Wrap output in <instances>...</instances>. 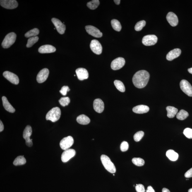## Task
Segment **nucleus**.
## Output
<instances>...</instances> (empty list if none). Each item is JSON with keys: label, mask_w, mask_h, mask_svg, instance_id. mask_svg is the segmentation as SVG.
<instances>
[{"label": "nucleus", "mask_w": 192, "mask_h": 192, "mask_svg": "<svg viewBox=\"0 0 192 192\" xmlns=\"http://www.w3.org/2000/svg\"><path fill=\"white\" fill-rule=\"evenodd\" d=\"M0 132H2L4 129V126L3 125L2 122L1 120L0 121Z\"/></svg>", "instance_id": "c03bdc74"}, {"label": "nucleus", "mask_w": 192, "mask_h": 192, "mask_svg": "<svg viewBox=\"0 0 192 192\" xmlns=\"http://www.w3.org/2000/svg\"><path fill=\"white\" fill-rule=\"evenodd\" d=\"M181 54V49H176L170 51L167 54L166 58L168 61H171L179 57Z\"/></svg>", "instance_id": "412c9836"}, {"label": "nucleus", "mask_w": 192, "mask_h": 192, "mask_svg": "<svg viewBox=\"0 0 192 192\" xmlns=\"http://www.w3.org/2000/svg\"><path fill=\"white\" fill-rule=\"evenodd\" d=\"M16 35L14 32L9 33L4 38L1 45L4 49H8L14 43L16 40Z\"/></svg>", "instance_id": "20e7f679"}, {"label": "nucleus", "mask_w": 192, "mask_h": 192, "mask_svg": "<svg viewBox=\"0 0 192 192\" xmlns=\"http://www.w3.org/2000/svg\"><path fill=\"white\" fill-rule=\"evenodd\" d=\"M181 90L189 97H192V87L187 80H183L180 83Z\"/></svg>", "instance_id": "39448f33"}, {"label": "nucleus", "mask_w": 192, "mask_h": 192, "mask_svg": "<svg viewBox=\"0 0 192 192\" xmlns=\"http://www.w3.org/2000/svg\"><path fill=\"white\" fill-rule=\"evenodd\" d=\"M146 192H155V191L151 186H149L147 188Z\"/></svg>", "instance_id": "37998d69"}, {"label": "nucleus", "mask_w": 192, "mask_h": 192, "mask_svg": "<svg viewBox=\"0 0 192 192\" xmlns=\"http://www.w3.org/2000/svg\"><path fill=\"white\" fill-rule=\"evenodd\" d=\"M75 151L72 149H69L64 150L61 155V160L62 162L66 163L68 162L75 155Z\"/></svg>", "instance_id": "f8f14e48"}, {"label": "nucleus", "mask_w": 192, "mask_h": 192, "mask_svg": "<svg viewBox=\"0 0 192 192\" xmlns=\"http://www.w3.org/2000/svg\"><path fill=\"white\" fill-rule=\"evenodd\" d=\"M70 90L69 87L67 86H64L62 88L59 92L63 95L65 96L67 95V92L69 91Z\"/></svg>", "instance_id": "ea45409f"}, {"label": "nucleus", "mask_w": 192, "mask_h": 192, "mask_svg": "<svg viewBox=\"0 0 192 192\" xmlns=\"http://www.w3.org/2000/svg\"><path fill=\"white\" fill-rule=\"evenodd\" d=\"M75 72L78 79L80 80H86L88 78L89 73L85 68H78L76 70Z\"/></svg>", "instance_id": "a211bd4d"}, {"label": "nucleus", "mask_w": 192, "mask_h": 192, "mask_svg": "<svg viewBox=\"0 0 192 192\" xmlns=\"http://www.w3.org/2000/svg\"><path fill=\"white\" fill-rule=\"evenodd\" d=\"M188 192H192V188H190L188 190Z\"/></svg>", "instance_id": "09e8293b"}, {"label": "nucleus", "mask_w": 192, "mask_h": 192, "mask_svg": "<svg viewBox=\"0 0 192 192\" xmlns=\"http://www.w3.org/2000/svg\"><path fill=\"white\" fill-rule=\"evenodd\" d=\"M166 18L170 25L172 27H176L178 23V19L175 14L170 12L168 14Z\"/></svg>", "instance_id": "f3484780"}, {"label": "nucleus", "mask_w": 192, "mask_h": 192, "mask_svg": "<svg viewBox=\"0 0 192 192\" xmlns=\"http://www.w3.org/2000/svg\"><path fill=\"white\" fill-rule=\"evenodd\" d=\"M39 34V30L37 28H34L27 32L25 36L27 38L37 37Z\"/></svg>", "instance_id": "c756f323"}, {"label": "nucleus", "mask_w": 192, "mask_h": 192, "mask_svg": "<svg viewBox=\"0 0 192 192\" xmlns=\"http://www.w3.org/2000/svg\"><path fill=\"white\" fill-rule=\"evenodd\" d=\"M3 76L11 83L17 85L19 82V80L18 76L11 72L6 71L3 73Z\"/></svg>", "instance_id": "4468645a"}, {"label": "nucleus", "mask_w": 192, "mask_h": 192, "mask_svg": "<svg viewBox=\"0 0 192 192\" xmlns=\"http://www.w3.org/2000/svg\"><path fill=\"white\" fill-rule=\"evenodd\" d=\"M51 20L58 32L61 34H64L66 29V25L57 19L53 18Z\"/></svg>", "instance_id": "2eb2a0df"}, {"label": "nucleus", "mask_w": 192, "mask_h": 192, "mask_svg": "<svg viewBox=\"0 0 192 192\" xmlns=\"http://www.w3.org/2000/svg\"><path fill=\"white\" fill-rule=\"evenodd\" d=\"M114 2L117 5H119L121 1L120 0H114Z\"/></svg>", "instance_id": "49530a36"}, {"label": "nucleus", "mask_w": 192, "mask_h": 192, "mask_svg": "<svg viewBox=\"0 0 192 192\" xmlns=\"http://www.w3.org/2000/svg\"><path fill=\"white\" fill-rule=\"evenodd\" d=\"M144 133L143 131H140L135 134L133 136L134 139L135 141L139 142L142 139L144 136Z\"/></svg>", "instance_id": "e433bc0d"}, {"label": "nucleus", "mask_w": 192, "mask_h": 192, "mask_svg": "<svg viewBox=\"0 0 192 192\" xmlns=\"http://www.w3.org/2000/svg\"><path fill=\"white\" fill-rule=\"evenodd\" d=\"M150 108L148 106L145 105H139L134 107L133 110L136 114H142L148 112Z\"/></svg>", "instance_id": "4be33fe9"}, {"label": "nucleus", "mask_w": 192, "mask_h": 192, "mask_svg": "<svg viewBox=\"0 0 192 192\" xmlns=\"http://www.w3.org/2000/svg\"><path fill=\"white\" fill-rule=\"evenodd\" d=\"M137 192H145V189L144 186L141 184H136L135 187Z\"/></svg>", "instance_id": "a19ab883"}, {"label": "nucleus", "mask_w": 192, "mask_h": 192, "mask_svg": "<svg viewBox=\"0 0 192 192\" xmlns=\"http://www.w3.org/2000/svg\"><path fill=\"white\" fill-rule=\"evenodd\" d=\"M177 119L181 120H183L186 119L188 116V113L184 110H181L179 112L177 113L176 115Z\"/></svg>", "instance_id": "c85d7f7f"}, {"label": "nucleus", "mask_w": 192, "mask_h": 192, "mask_svg": "<svg viewBox=\"0 0 192 192\" xmlns=\"http://www.w3.org/2000/svg\"><path fill=\"white\" fill-rule=\"evenodd\" d=\"M185 176L186 178L192 177V168L185 173Z\"/></svg>", "instance_id": "79ce46f5"}, {"label": "nucleus", "mask_w": 192, "mask_h": 192, "mask_svg": "<svg viewBox=\"0 0 192 192\" xmlns=\"http://www.w3.org/2000/svg\"><path fill=\"white\" fill-rule=\"evenodd\" d=\"M100 4L98 0H93L87 3V6L90 9L94 10L97 8Z\"/></svg>", "instance_id": "2f4dec72"}, {"label": "nucleus", "mask_w": 192, "mask_h": 192, "mask_svg": "<svg viewBox=\"0 0 192 192\" xmlns=\"http://www.w3.org/2000/svg\"><path fill=\"white\" fill-rule=\"evenodd\" d=\"M49 70L47 68H44L41 70L37 75V82L39 83H42L45 82L49 76Z\"/></svg>", "instance_id": "dca6fc26"}, {"label": "nucleus", "mask_w": 192, "mask_h": 192, "mask_svg": "<svg viewBox=\"0 0 192 192\" xmlns=\"http://www.w3.org/2000/svg\"><path fill=\"white\" fill-rule=\"evenodd\" d=\"M59 104L62 107H65V106L68 105L70 102V99L69 97H61L59 100Z\"/></svg>", "instance_id": "c9c22d12"}, {"label": "nucleus", "mask_w": 192, "mask_h": 192, "mask_svg": "<svg viewBox=\"0 0 192 192\" xmlns=\"http://www.w3.org/2000/svg\"><path fill=\"white\" fill-rule=\"evenodd\" d=\"M26 163V160L24 156H19L15 158L13 162L14 165L15 166L24 165Z\"/></svg>", "instance_id": "bb28decb"}, {"label": "nucleus", "mask_w": 192, "mask_h": 192, "mask_svg": "<svg viewBox=\"0 0 192 192\" xmlns=\"http://www.w3.org/2000/svg\"><path fill=\"white\" fill-rule=\"evenodd\" d=\"M111 24L112 28L117 32L120 31L122 27L120 22L116 19H112L111 21Z\"/></svg>", "instance_id": "cd10ccee"}, {"label": "nucleus", "mask_w": 192, "mask_h": 192, "mask_svg": "<svg viewBox=\"0 0 192 192\" xmlns=\"http://www.w3.org/2000/svg\"><path fill=\"white\" fill-rule=\"evenodd\" d=\"M167 111V116L169 118H173L177 114L178 109L173 107L168 106L166 107Z\"/></svg>", "instance_id": "393cba45"}, {"label": "nucleus", "mask_w": 192, "mask_h": 192, "mask_svg": "<svg viewBox=\"0 0 192 192\" xmlns=\"http://www.w3.org/2000/svg\"><path fill=\"white\" fill-rule=\"evenodd\" d=\"M74 143L73 138L71 136H68L62 139L60 142V146L63 150L69 149Z\"/></svg>", "instance_id": "423d86ee"}, {"label": "nucleus", "mask_w": 192, "mask_h": 192, "mask_svg": "<svg viewBox=\"0 0 192 192\" xmlns=\"http://www.w3.org/2000/svg\"><path fill=\"white\" fill-rule=\"evenodd\" d=\"M92 51L97 54H100L102 52V47L100 42L96 40H92L90 44Z\"/></svg>", "instance_id": "ddd939ff"}, {"label": "nucleus", "mask_w": 192, "mask_h": 192, "mask_svg": "<svg viewBox=\"0 0 192 192\" xmlns=\"http://www.w3.org/2000/svg\"><path fill=\"white\" fill-rule=\"evenodd\" d=\"M158 38L156 36L153 35H147L145 36L142 39V43L145 46H150L155 45L157 43Z\"/></svg>", "instance_id": "6e6552de"}, {"label": "nucleus", "mask_w": 192, "mask_h": 192, "mask_svg": "<svg viewBox=\"0 0 192 192\" xmlns=\"http://www.w3.org/2000/svg\"><path fill=\"white\" fill-rule=\"evenodd\" d=\"M61 115L60 109L59 107H56L53 108L48 112L46 115V119L47 120H50L52 122L59 120Z\"/></svg>", "instance_id": "f03ea898"}, {"label": "nucleus", "mask_w": 192, "mask_h": 192, "mask_svg": "<svg viewBox=\"0 0 192 192\" xmlns=\"http://www.w3.org/2000/svg\"><path fill=\"white\" fill-rule=\"evenodd\" d=\"M114 84L116 88L120 92H125V88L122 82L119 80H115L114 82Z\"/></svg>", "instance_id": "7c9ffc66"}, {"label": "nucleus", "mask_w": 192, "mask_h": 192, "mask_svg": "<svg viewBox=\"0 0 192 192\" xmlns=\"http://www.w3.org/2000/svg\"><path fill=\"white\" fill-rule=\"evenodd\" d=\"M162 192H171L170 191L169 189L166 188H163Z\"/></svg>", "instance_id": "a18cd8bd"}, {"label": "nucleus", "mask_w": 192, "mask_h": 192, "mask_svg": "<svg viewBox=\"0 0 192 192\" xmlns=\"http://www.w3.org/2000/svg\"><path fill=\"white\" fill-rule=\"evenodd\" d=\"M125 61L122 57H118L113 60L111 63V67L114 70L120 69L124 66Z\"/></svg>", "instance_id": "9d476101"}, {"label": "nucleus", "mask_w": 192, "mask_h": 192, "mask_svg": "<svg viewBox=\"0 0 192 192\" xmlns=\"http://www.w3.org/2000/svg\"><path fill=\"white\" fill-rule=\"evenodd\" d=\"M132 162L135 165L139 167L143 166L145 163L143 159L140 158H134L132 159Z\"/></svg>", "instance_id": "72a5a7b5"}, {"label": "nucleus", "mask_w": 192, "mask_h": 192, "mask_svg": "<svg viewBox=\"0 0 192 192\" xmlns=\"http://www.w3.org/2000/svg\"><path fill=\"white\" fill-rule=\"evenodd\" d=\"M150 77V74L145 70H140L133 75V82L135 87L142 88L146 86Z\"/></svg>", "instance_id": "f257e3e1"}, {"label": "nucleus", "mask_w": 192, "mask_h": 192, "mask_svg": "<svg viewBox=\"0 0 192 192\" xmlns=\"http://www.w3.org/2000/svg\"><path fill=\"white\" fill-rule=\"evenodd\" d=\"M93 107L96 112L99 113H102L104 109V103L100 99H96L93 102Z\"/></svg>", "instance_id": "6ab92c4d"}, {"label": "nucleus", "mask_w": 192, "mask_h": 192, "mask_svg": "<svg viewBox=\"0 0 192 192\" xmlns=\"http://www.w3.org/2000/svg\"><path fill=\"white\" fill-rule=\"evenodd\" d=\"M2 100L3 107L6 111L11 113L15 112V109L8 102V99L6 97L3 96L2 97Z\"/></svg>", "instance_id": "5701e85b"}, {"label": "nucleus", "mask_w": 192, "mask_h": 192, "mask_svg": "<svg viewBox=\"0 0 192 192\" xmlns=\"http://www.w3.org/2000/svg\"><path fill=\"white\" fill-rule=\"evenodd\" d=\"M38 51L41 54H49L55 52L56 49L52 45L46 44L41 46L39 48Z\"/></svg>", "instance_id": "aec40b11"}, {"label": "nucleus", "mask_w": 192, "mask_h": 192, "mask_svg": "<svg viewBox=\"0 0 192 192\" xmlns=\"http://www.w3.org/2000/svg\"><path fill=\"white\" fill-rule=\"evenodd\" d=\"M101 160L105 168L111 173L116 172V169L114 163L107 156L102 155L101 156Z\"/></svg>", "instance_id": "7ed1b4c3"}, {"label": "nucleus", "mask_w": 192, "mask_h": 192, "mask_svg": "<svg viewBox=\"0 0 192 192\" xmlns=\"http://www.w3.org/2000/svg\"><path fill=\"white\" fill-rule=\"evenodd\" d=\"M166 155L170 160L172 161H176L177 160L179 155L173 150H169L166 152Z\"/></svg>", "instance_id": "a878e982"}, {"label": "nucleus", "mask_w": 192, "mask_h": 192, "mask_svg": "<svg viewBox=\"0 0 192 192\" xmlns=\"http://www.w3.org/2000/svg\"><path fill=\"white\" fill-rule=\"evenodd\" d=\"M0 4L3 8L9 9H14L18 6V2L15 0H1Z\"/></svg>", "instance_id": "1a4fd4ad"}, {"label": "nucleus", "mask_w": 192, "mask_h": 192, "mask_svg": "<svg viewBox=\"0 0 192 192\" xmlns=\"http://www.w3.org/2000/svg\"><path fill=\"white\" fill-rule=\"evenodd\" d=\"M145 24H146V22L145 20H142V21H139L135 25V30L136 31H140L142 30L144 27L145 26Z\"/></svg>", "instance_id": "f704fd0d"}, {"label": "nucleus", "mask_w": 192, "mask_h": 192, "mask_svg": "<svg viewBox=\"0 0 192 192\" xmlns=\"http://www.w3.org/2000/svg\"><path fill=\"white\" fill-rule=\"evenodd\" d=\"M77 121L80 124L86 125L90 123V120L88 116L85 115H81L77 118Z\"/></svg>", "instance_id": "b1692460"}, {"label": "nucleus", "mask_w": 192, "mask_h": 192, "mask_svg": "<svg viewBox=\"0 0 192 192\" xmlns=\"http://www.w3.org/2000/svg\"><path fill=\"white\" fill-rule=\"evenodd\" d=\"M183 133L187 138L189 139L192 138V129L191 128H186L183 132Z\"/></svg>", "instance_id": "4c0bfd02"}, {"label": "nucleus", "mask_w": 192, "mask_h": 192, "mask_svg": "<svg viewBox=\"0 0 192 192\" xmlns=\"http://www.w3.org/2000/svg\"><path fill=\"white\" fill-rule=\"evenodd\" d=\"M87 33L93 37L100 38L102 37V34L97 27L91 25H87L85 27Z\"/></svg>", "instance_id": "9b49d317"}, {"label": "nucleus", "mask_w": 192, "mask_h": 192, "mask_svg": "<svg viewBox=\"0 0 192 192\" xmlns=\"http://www.w3.org/2000/svg\"><path fill=\"white\" fill-rule=\"evenodd\" d=\"M39 40L38 37H35L30 38L27 41V47L30 48L34 45L36 43H37Z\"/></svg>", "instance_id": "473e14b6"}, {"label": "nucleus", "mask_w": 192, "mask_h": 192, "mask_svg": "<svg viewBox=\"0 0 192 192\" xmlns=\"http://www.w3.org/2000/svg\"><path fill=\"white\" fill-rule=\"evenodd\" d=\"M129 147V145L127 142L123 141L121 144L120 149L122 152H125L128 150Z\"/></svg>", "instance_id": "58836bf2"}, {"label": "nucleus", "mask_w": 192, "mask_h": 192, "mask_svg": "<svg viewBox=\"0 0 192 192\" xmlns=\"http://www.w3.org/2000/svg\"><path fill=\"white\" fill-rule=\"evenodd\" d=\"M32 129L31 127L27 125L25 128L23 132V138L26 140V144L27 146L32 147V140L30 137L32 134Z\"/></svg>", "instance_id": "0eeeda50"}, {"label": "nucleus", "mask_w": 192, "mask_h": 192, "mask_svg": "<svg viewBox=\"0 0 192 192\" xmlns=\"http://www.w3.org/2000/svg\"><path fill=\"white\" fill-rule=\"evenodd\" d=\"M188 71L189 72V73L192 74V67L188 69Z\"/></svg>", "instance_id": "de8ad7c7"}]
</instances>
